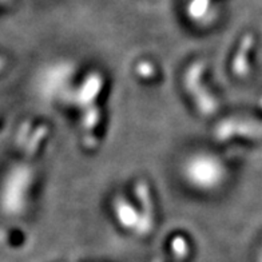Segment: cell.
Returning <instances> with one entry per match:
<instances>
[{"label":"cell","mask_w":262,"mask_h":262,"mask_svg":"<svg viewBox=\"0 0 262 262\" xmlns=\"http://www.w3.org/2000/svg\"><path fill=\"white\" fill-rule=\"evenodd\" d=\"M135 74L141 79L151 80L157 76V69L150 60H141L138 64L135 66Z\"/></svg>","instance_id":"obj_8"},{"label":"cell","mask_w":262,"mask_h":262,"mask_svg":"<svg viewBox=\"0 0 262 262\" xmlns=\"http://www.w3.org/2000/svg\"><path fill=\"white\" fill-rule=\"evenodd\" d=\"M7 66H8V60L6 56L0 55V75L7 70Z\"/></svg>","instance_id":"obj_9"},{"label":"cell","mask_w":262,"mask_h":262,"mask_svg":"<svg viewBox=\"0 0 262 262\" xmlns=\"http://www.w3.org/2000/svg\"><path fill=\"white\" fill-rule=\"evenodd\" d=\"M254 46V39L252 35H245L238 46L237 51L231 58L230 70L237 78H245L250 71V52Z\"/></svg>","instance_id":"obj_7"},{"label":"cell","mask_w":262,"mask_h":262,"mask_svg":"<svg viewBox=\"0 0 262 262\" xmlns=\"http://www.w3.org/2000/svg\"><path fill=\"white\" fill-rule=\"evenodd\" d=\"M74 75L73 66L67 62H56L40 71L36 80V87L41 97L46 99L70 100L71 93V78Z\"/></svg>","instance_id":"obj_6"},{"label":"cell","mask_w":262,"mask_h":262,"mask_svg":"<svg viewBox=\"0 0 262 262\" xmlns=\"http://www.w3.org/2000/svg\"><path fill=\"white\" fill-rule=\"evenodd\" d=\"M47 124L26 123L16 137L17 157L0 178V214L8 220L25 217L38 181L36 159L49 139Z\"/></svg>","instance_id":"obj_1"},{"label":"cell","mask_w":262,"mask_h":262,"mask_svg":"<svg viewBox=\"0 0 262 262\" xmlns=\"http://www.w3.org/2000/svg\"><path fill=\"white\" fill-rule=\"evenodd\" d=\"M106 86L104 75L99 71H90L76 86L70 102L78 113L80 139L83 147L95 150L99 146V130L103 114L99 100Z\"/></svg>","instance_id":"obj_2"},{"label":"cell","mask_w":262,"mask_h":262,"mask_svg":"<svg viewBox=\"0 0 262 262\" xmlns=\"http://www.w3.org/2000/svg\"><path fill=\"white\" fill-rule=\"evenodd\" d=\"M205 75L206 63L204 60H194L183 73V87L200 115L209 118L217 114L220 103L206 84Z\"/></svg>","instance_id":"obj_5"},{"label":"cell","mask_w":262,"mask_h":262,"mask_svg":"<svg viewBox=\"0 0 262 262\" xmlns=\"http://www.w3.org/2000/svg\"><path fill=\"white\" fill-rule=\"evenodd\" d=\"M181 176L189 187L204 194L221 189L228 181L229 170L221 157L210 151H195L183 159Z\"/></svg>","instance_id":"obj_4"},{"label":"cell","mask_w":262,"mask_h":262,"mask_svg":"<svg viewBox=\"0 0 262 262\" xmlns=\"http://www.w3.org/2000/svg\"><path fill=\"white\" fill-rule=\"evenodd\" d=\"M133 198L134 201L126 194H115L111 200V213L122 230L146 237L156 226V205L150 183L135 181Z\"/></svg>","instance_id":"obj_3"}]
</instances>
